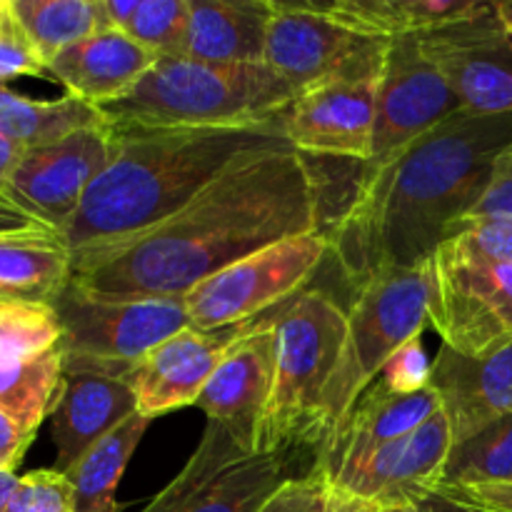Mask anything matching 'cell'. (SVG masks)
<instances>
[{"instance_id":"obj_25","label":"cell","mask_w":512,"mask_h":512,"mask_svg":"<svg viewBox=\"0 0 512 512\" xmlns=\"http://www.w3.org/2000/svg\"><path fill=\"white\" fill-rule=\"evenodd\" d=\"M338 23L375 38H418L430 30L475 18L490 0H330L318 3Z\"/></svg>"},{"instance_id":"obj_37","label":"cell","mask_w":512,"mask_h":512,"mask_svg":"<svg viewBox=\"0 0 512 512\" xmlns=\"http://www.w3.org/2000/svg\"><path fill=\"white\" fill-rule=\"evenodd\" d=\"M430 370H433V360L428 358L423 348V340L410 338L393 358L385 363L383 373L378 375L380 383L388 390L400 395H413L420 390L430 388Z\"/></svg>"},{"instance_id":"obj_2","label":"cell","mask_w":512,"mask_h":512,"mask_svg":"<svg viewBox=\"0 0 512 512\" xmlns=\"http://www.w3.org/2000/svg\"><path fill=\"white\" fill-rule=\"evenodd\" d=\"M510 145L512 113L465 110L410 145L325 228L345 278L358 288L428 265L483 203Z\"/></svg>"},{"instance_id":"obj_44","label":"cell","mask_w":512,"mask_h":512,"mask_svg":"<svg viewBox=\"0 0 512 512\" xmlns=\"http://www.w3.org/2000/svg\"><path fill=\"white\" fill-rule=\"evenodd\" d=\"M100 5H103L105 25H108L110 30H120V33H123L130 15L138 8V0H100Z\"/></svg>"},{"instance_id":"obj_33","label":"cell","mask_w":512,"mask_h":512,"mask_svg":"<svg viewBox=\"0 0 512 512\" xmlns=\"http://www.w3.org/2000/svg\"><path fill=\"white\" fill-rule=\"evenodd\" d=\"M263 512H380L368 500L330 483L323 475L308 470L295 475L268 500Z\"/></svg>"},{"instance_id":"obj_8","label":"cell","mask_w":512,"mask_h":512,"mask_svg":"<svg viewBox=\"0 0 512 512\" xmlns=\"http://www.w3.org/2000/svg\"><path fill=\"white\" fill-rule=\"evenodd\" d=\"M328 255V233L315 230L228 265L183 298L190 328L218 330L273 313L310 288Z\"/></svg>"},{"instance_id":"obj_24","label":"cell","mask_w":512,"mask_h":512,"mask_svg":"<svg viewBox=\"0 0 512 512\" xmlns=\"http://www.w3.org/2000/svg\"><path fill=\"white\" fill-rule=\"evenodd\" d=\"M73 278V253L55 230L0 235V303L53 305Z\"/></svg>"},{"instance_id":"obj_20","label":"cell","mask_w":512,"mask_h":512,"mask_svg":"<svg viewBox=\"0 0 512 512\" xmlns=\"http://www.w3.org/2000/svg\"><path fill=\"white\" fill-rule=\"evenodd\" d=\"M430 388L448 415L453 445L512 413V343L480 358H465L440 345Z\"/></svg>"},{"instance_id":"obj_30","label":"cell","mask_w":512,"mask_h":512,"mask_svg":"<svg viewBox=\"0 0 512 512\" xmlns=\"http://www.w3.org/2000/svg\"><path fill=\"white\" fill-rule=\"evenodd\" d=\"M512 483V413L450 448L440 485Z\"/></svg>"},{"instance_id":"obj_15","label":"cell","mask_w":512,"mask_h":512,"mask_svg":"<svg viewBox=\"0 0 512 512\" xmlns=\"http://www.w3.org/2000/svg\"><path fill=\"white\" fill-rule=\"evenodd\" d=\"M268 315L218 330H198L188 325L150 350L128 378L138 400V413L155 420L198 403L200 393L225 355Z\"/></svg>"},{"instance_id":"obj_27","label":"cell","mask_w":512,"mask_h":512,"mask_svg":"<svg viewBox=\"0 0 512 512\" xmlns=\"http://www.w3.org/2000/svg\"><path fill=\"white\" fill-rule=\"evenodd\" d=\"M105 115L95 105L65 93L55 100H35L0 85V135L23 148H40L88 125L103 123Z\"/></svg>"},{"instance_id":"obj_26","label":"cell","mask_w":512,"mask_h":512,"mask_svg":"<svg viewBox=\"0 0 512 512\" xmlns=\"http://www.w3.org/2000/svg\"><path fill=\"white\" fill-rule=\"evenodd\" d=\"M150 423L153 420L135 413L63 473L73 485L75 512H115V490Z\"/></svg>"},{"instance_id":"obj_41","label":"cell","mask_w":512,"mask_h":512,"mask_svg":"<svg viewBox=\"0 0 512 512\" xmlns=\"http://www.w3.org/2000/svg\"><path fill=\"white\" fill-rule=\"evenodd\" d=\"M28 230H53V228H48V225H43L40 220H35L33 215L20 210L13 200H8L3 193H0V235L28 233Z\"/></svg>"},{"instance_id":"obj_42","label":"cell","mask_w":512,"mask_h":512,"mask_svg":"<svg viewBox=\"0 0 512 512\" xmlns=\"http://www.w3.org/2000/svg\"><path fill=\"white\" fill-rule=\"evenodd\" d=\"M385 512H480V510L468 508V505L458 503V500L448 498V495H443V493H440V490H435L433 495H428V498L418 500V503L405 505V508L385 510Z\"/></svg>"},{"instance_id":"obj_21","label":"cell","mask_w":512,"mask_h":512,"mask_svg":"<svg viewBox=\"0 0 512 512\" xmlns=\"http://www.w3.org/2000/svg\"><path fill=\"white\" fill-rule=\"evenodd\" d=\"M138 413L128 380L98 373L63 370V388L50 415L55 443V470L68 473L98 440Z\"/></svg>"},{"instance_id":"obj_45","label":"cell","mask_w":512,"mask_h":512,"mask_svg":"<svg viewBox=\"0 0 512 512\" xmlns=\"http://www.w3.org/2000/svg\"><path fill=\"white\" fill-rule=\"evenodd\" d=\"M15 485H18V475H15V473H0V512H8L10 495H13Z\"/></svg>"},{"instance_id":"obj_48","label":"cell","mask_w":512,"mask_h":512,"mask_svg":"<svg viewBox=\"0 0 512 512\" xmlns=\"http://www.w3.org/2000/svg\"><path fill=\"white\" fill-rule=\"evenodd\" d=\"M260 512H263V510H260Z\"/></svg>"},{"instance_id":"obj_19","label":"cell","mask_w":512,"mask_h":512,"mask_svg":"<svg viewBox=\"0 0 512 512\" xmlns=\"http://www.w3.org/2000/svg\"><path fill=\"white\" fill-rule=\"evenodd\" d=\"M440 410L443 405L433 388L400 395L375 380L345 415L343 423L335 425L328 438L315 448L310 470L328 480H338L375 450L418 430Z\"/></svg>"},{"instance_id":"obj_16","label":"cell","mask_w":512,"mask_h":512,"mask_svg":"<svg viewBox=\"0 0 512 512\" xmlns=\"http://www.w3.org/2000/svg\"><path fill=\"white\" fill-rule=\"evenodd\" d=\"M450 448L453 433L448 415L440 410L418 430L383 445L330 483L368 500L380 512L405 508L440 488Z\"/></svg>"},{"instance_id":"obj_1","label":"cell","mask_w":512,"mask_h":512,"mask_svg":"<svg viewBox=\"0 0 512 512\" xmlns=\"http://www.w3.org/2000/svg\"><path fill=\"white\" fill-rule=\"evenodd\" d=\"M315 230H323L318 183L288 145L235 163L148 233L73 255V280L113 298L183 300L228 265Z\"/></svg>"},{"instance_id":"obj_34","label":"cell","mask_w":512,"mask_h":512,"mask_svg":"<svg viewBox=\"0 0 512 512\" xmlns=\"http://www.w3.org/2000/svg\"><path fill=\"white\" fill-rule=\"evenodd\" d=\"M8 512H75L73 485L55 468L20 475Z\"/></svg>"},{"instance_id":"obj_10","label":"cell","mask_w":512,"mask_h":512,"mask_svg":"<svg viewBox=\"0 0 512 512\" xmlns=\"http://www.w3.org/2000/svg\"><path fill=\"white\" fill-rule=\"evenodd\" d=\"M290 455L250 453L218 420H208L185 468L140 512H260L295 475Z\"/></svg>"},{"instance_id":"obj_12","label":"cell","mask_w":512,"mask_h":512,"mask_svg":"<svg viewBox=\"0 0 512 512\" xmlns=\"http://www.w3.org/2000/svg\"><path fill=\"white\" fill-rule=\"evenodd\" d=\"M460 110L463 108L450 90L448 80L425 58L418 38L390 40L378 80V105H375L370 155L365 163L345 160L348 168H353L350 200L375 175L393 165L410 145L418 143L423 135H428L430 130L438 128L443 120Z\"/></svg>"},{"instance_id":"obj_13","label":"cell","mask_w":512,"mask_h":512,"mask_svg":"<svg viewBox=\"0 0 512 512\" xmlns=\"http://www.w3.org/2000/svg\"><path fill=\"white\" fill-rule=\"evenodd\" d=\"M418 43L465 113H512V33L500 20L498 3L475 18L418 35Z\"/></svg>"},{"instance_id":"obj_31","label":"cell","mask_w":512,"mask_h":512,"mask_svg":"<svg viewBox=\"0 0 512 512\" xmlns=\"http://www.w3.org/2000/svg\"><path fill=\"white\" fill-rule=\"evenodd\" d=\"M60 335L63 330L53 305L18 300L0 303V358L40 355L58 348Z\"/></svg>"},{"instance_id":"obj_11","label":"cell","mask_w":512,"mask_h":512,"mask_svg":"<svg viewBox=\"0 0 512 512\" xmlns=\"http://www.w3.org/2000/svg\"><path fill=\"white\" fill-rule=\"evenodd\" d=\"M428 323L443 345L480 358L512 343V265L445 243L430 260Z\"/></svg>"},{"instance_id":"obj_9","label":"cell","mask_w":512,"mask_h":512,"mask_svg":"<svg viewBox=\"0 0 512 512\" xmlns=\"http://www.w3.org/2000/svg\"><path fill=\"white\" fill-rule=\"evenodd\" d=\"M388 45L338 23L315 0H273L263 63L305 95L333 83L380 78Z\"/></svg>"},{"instance_id":"obj_35","label":"cell","mask_w":512,"mask_h":512,"mask_svg":"<svg viewBox=\"0 0 512 512\" xmlns=\"http://www.w3.org/2000/svg\"><path fill=\"white\" fill-rule=\"evenodd\" d=\"M448 243L475 258L512 265V218L468 220Z\"/></svg>"},{"instance_id":"obj_28","label":"cell","mask_w":512,"mask_h":512,"mask_svg":"<svg viewBox=\"0 0 512 512\" xmlns=\"http://www.w3.org/2000/svg\"><path fill=\"white\" fill-rule=\"evenodd\" d=\"M63 388L60 348L30 358H0V410L28 435L53 415Z\"/></svg>"},{"instance_id":"obj_39","label":"cell","mask_w":512,"mask_h":512,"mask_svg":"<svg viewBox=\"0 0 512 512\" xmlns=\"http://www.w3.org/2000/svg\"><path fill=\"white\" fill-rule=\"evenodd\" d=\"M480 218H512V145L508 148V153L500 158L488 195H485L483 203L473 210V215L468 220Z\"/></svg>"},{"instance_id":"obj_38","label":"cell","mask_w":512,"mask_h":512,"mask_svg":"<svg viewBox=\"0 0 512 512\" xmlns=\"http://www.w3.org/2000/svg\"><path fill=\"white\" fill-rule=\"evenodd\" d=\"M438 490L480 512H512V483L440 485Z\"/></svg>"},{"instance_id":"obj_32","label":"cell","mask_w":512,"mask_h":512,"mask_svg":"<svg viewBox=\"0 0 512 512\" xmlns=\"http://www.w3.org/2000/svg\"><path fill=\"white\" fill-rule=\"evenodd\" d=\"M188 23V0H138L123 33L158 58H178L185 53Z\"/></svg>"},{"instance_id":"obj_22","label":"cell","mask_w":512,"mask_h":512,"mask_svg":"<svg viewBox=\"0 0 512 512\" xmlns=\"http://www.w3.org/2000/svg\"><path fill=\"white\" fill-rule=\"evenodd\" d=\"M158 55L120 30H100L48 63V78L83 103L105 108L123 100L155 65Z\"/></svg>"},{"instance_id":"obj_29","label":"cell","mask_w":512,"mask_h":512,"mask_svg":"<svg viewBox=\"0 0 512 512\" xmlns=\"http://www.w3.org/2000/svg\"><path fill=\"white\" fill-rule=\"evenodd\" d=\"M8 5L45 68L70 45L108 28L100 0H8Z\"/></svg>"},{"instance_id":"obj_23","label":"cell","mask_w":512,"mask_h":512,"mask_svg":"<svg viewBox=\"0 0 512 512\" xmlns=\"http://www.w3.org/2000/svg\"><path fill=\"white\" fill-rule=\"evenodd\" d=\"M185 58L205 63H263L273 0H188Z\"/></svg>"},{"instance_id":"obj_46","label":"cell","mask_w":512,"mask_h":512,"mask_svg":"<svg viewBox=\"0 0 512 512\" xmlns=\"http://www.w3.org/2000/svg\"><path fill=\"white\" fill-rule=\"evenodd\" d=\"M498 15L512 33V0H498Z\"/></svg>"},{"instance_id":"obj_5","label":"cell","mask_w":512,"mask_h":512,"mask_svg":"<svg viewBox=\"0 0 512 512\" xmlns=\"http://www.w3.org/2000/svg\"><path fill=\"white\" fill-rule=\"evenodd\" d=\"M348 308L308 288L290 300L275 325V375L260 425L258 453L290 455L320 440V398L338 365Z\"/></svg>"},{"instance_id":"obj_14","label":"cell","mask_w":512,"mask_h":512,"mask_svg":"<svg viewBox=\"0 0 512 512\" xmlns=\"http://www.w3.org/2000/svg\"><path fill=\"white\" fill-rule=\"evenodd\" d=\"M110 150L113 125L108 120L75 130L55 143L30 148L5 185L3 195L60 233L78 213L90 185L108 165Z\"/></svg>"},{"instance_id":"obj_43","label":"cell","mask_w":512,"mask_h":512,"mask_svg":"<svg viewBox=\"0 0 512 512\" xmlns=\"http://www.w3.org/2000/svg\"><path fill=\"white\" fill-rule=\"evenodd\" d=\"M25 153H28V148H23V145L15 143V140L0 135V193H3L5 185L10 183V178H13V173L18 170Z\"/></svg>"},{"instance_id":"obj_6","label":"cell","mask_w":512,"mask_h":512,"mask_svg":"<svg viewBox=\"0 0 512 512\" xmlns=\"http://www.w3.org/2000/svg\"><path fill=\"white\" fill-rule=\"evenodd\" d=\"M430 303V263L415 270L368 278L355 288L348 308V330L338 365L320 398V440L343 423L360 395L378 380L385 363L423 335ZM315 445V448H318Z\"/></svg>"},{"instance_id":"obj_36","label":"cell","mask_w":512,"mask_h":512,"mask_svg":"<svg viewBox=\"0 0 512 512\" xmlns=\"http://www.w3.org/2000/svg\"><path fill=\"white\" fill-rule=\"evenodd\" d=\"M25 75L48 78V68L8 5V15L0 23V85H8L10 80L25 78Z\"/></svg>"},{"instance_id":"obj_4","label":"cell","mask_w":512,"mask_h":512,"mask_svg":"<svg viewBox=\"0 0 512 512\" xmlns=\"http://www.w3.org/2000/svg\"><path fill=\"white\" fill-rule=\"evenodd\" d=\"M298 90L265 63H205L178 55L158 58L118 103L100 108L123 125L228 128L283 118Z\"/></svg>"},{"instance_id":"obj_3","label":"cell","mask_w":512,"mask_h":512,"mask_svg":"<svg viewBox=\"0 0 512 512\" xmlns=\"http://www.w3.org/2000/svg\"><path fill=\"white\" fill-rule=\"evenodd\" d=\"M110 123V120H108ZM113 125V150L60 238L73 255L110 248L173 218L235 163L288 148L283 120L228 128Z\"/></svg>"},{"instance_id":"obj_47","label":"cell","mask_w":512,"mask_h":512,"mask_svg":"<svg viewBox=\"0 0 512 512\" xmlns=\"http://www.w3.org/2000/svg\"><path fill=\"white\" fill-rule=\"evenodd\" d=\"M5 15H8V0H0V23H3Z\"/></svg>"},{"instance_id":"obj_17","label":"cell","mask_w":512,"mask_h":512,"mask_svg":"<svg viewBox=\"0 0 512 512\" xmlns=\"http://www.w3.org/2000/svg\"><path fill=\"white\" fill-rule=\"evenodd\" d=\"M378 80L333 83L298 95L280 118L288 143L308 158L365 163L373 143Z\"/></svg>"},{"instance_id":"obj_18","label":"cell","mask_w":512,"mask_h":512,"mask_svg":"<svg viewBox=\"0 0 512 512\" xmlns=\"http://www.w3.org/2000/svg\"><path fill=\"white\" fill-rule=\"evenodd\" d=\"M285 308L288 303L273 310L225 355L195 403L208 420L223 423L250 453H258L260 425L273 393L275 325Z\"/></svg>"},{"instance_id":"obj_40","label":"cell","mask_w":512,"mask_h":512,"mask_svg":"<svg viewBox=\"0 0 512 512\" xmlns=\"http://www.w3.org/2000/svg\"><path fill=\"white\" fill-rule=\"evenodd\" d=\"M30 443L33 435L25 433L8 413L0 410V473H15Z\"/></svg>"},{"instance_id":"obj_7","label":"cell","mask_w":512,"mask_h":512,"mask_svg":"<svg viewBox=\"0 0 512 512\" xmlns=\"http://www.w3.org/2000/svg\"><path fill=\"white\" fill-rule=\"evenodd\" d=\"M53 310L63 330V370L115 380H128L150 350L190 325L183 300L113 298L90 293L73 278Z\"/></svg>"}]
</instances>
